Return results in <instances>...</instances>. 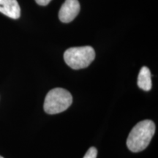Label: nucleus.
<instances>
[{
	"label": "nucleus",
	"mask_w": 158,
	"mask_h": 158,
	"mask_svg": "<svg viewBox=\"0 0 158 158\" xmlns=\"http://www.w3.org/2000/svg\"><path fill=\"white\" fill-rule=\"evenodd\" d=\"M72 102L73 97L68 90L62 88H55L47 94L43 108L45 113L56 114L66 110Z\"/></svg>",
	"instance_id": "f03ea898"
},
{
	"label": "nucleus",
	"mask_w": 158,
	"mask_h": 158,
	"mask_svg": "<svg viewBox=\"0 0 158 158\" xmlns=\"http://www.w3.org/2000/svg\"><path fill=\"white\" fill-rule=\"evenodd\" d=\"M51 1V0H35V2H36L39 5H41V6L47 5Z\"/></svg>",
	"instance_id": "6e6552de"
},
{
	"label": "nucleus",
	"mask_w": 158,
	"mask_h": 158,
	"mask_svg": "<svg viewBox=\"0 0 158 158\" xmlns=\"http://www.w3.org/2000/svg\"><path fill=\"white\" fill-rule=\"evenodd\" d=\"M95 58V51L91 46L73 47L64 54L66 64L73 70L86 68Z\"/></svg>",
	"instance_id": "7ed1b4c3"
},
{
	"label": "nucleus",
	"mask_w": 158,
	"mask_h": 158,
	"mask_svg": "<svg viewBox=\"0 0 158 158\" xmlns=\"http://www.w3.org/2000/svg\"><path fill=\"white\" fill-rule=\"evenodd\" d=\"M0 158H4V157H2V156H0Z\"/></svg>",
	"instance_id": "1a4fd4ad"
},
{
	"label": "nucleus",
	"mask_w": 158,
	"mask_h": 158,
	"mask_svg": "<svg viewBox=\"0 0 158 158\" xmlns=\"http://www.w3.org/2000/svg\"><path fill=\"white\" fill-rule=\"evenodd\" d=\"M80 11V4L78 0H65L59 13V20L63 23L73 21Z\"/></svg>",
	"instance_id": "20e7f679"
},
{
	"label": "nucleus",
	"mask_w": 158,
	"mask_h": 158,
	"mask_svg": "<svg viewBox=\"0 0 158 158\" xmlns=\"http://www.w3.org/2000/svg\"><path fill=\"white\" fill-rule=\"evenodd\" d=\"M138 87L144 91H149L152 89L151 73L147 67H142L138 77Z\"/></svg>",
	"instance_id": "423d86ee"
},
{
	"label": "nucleus",
	"mask_w": 158,
	"mask_h": 158,
	"mask_svg": "<svg viewBox=\"0 0 158 158\" xmlns=\"http://www.w3.org/2000/svg\"><path fill=\"white\" fill-rule=\"evenodd\" d=\"M155 133V124L147 119L136 124L128 135L127 146L133 152H139L147 148Z\"/></svg>",
	"instance_id": "f257e3e1"
},
{
	"label": "nucleus",
	"mask_w": 158,
	"mask_h": 158,
	"mask_svg": "<svg viewBox=\"0 0 158 158\" xmlns=\"http://www.w3.org/2000/svg\"><path fill=\"white\" fill-rule=\"evenodd\" d=\"M0 12L13 19L21 16V8L17 0H0Z\"/></svg>",
	"instance_id": "39448f33"
},
{
	"label": "nucleus",
	"mask_w": 158,
	"mask_h": 158,
	"mask_svg": "<svg viewBox=\"0 0 158 158\" xmlns=\"http://www.w3.org/2000/svg\"><path fill=\"white\" fill-rule=\"evenodd\" d=\"M97 155H98V150L96 149V148L91 147L85 154L84 158H97Z\"/></svg>",
	"instance_id": "0eeeda50"
}]
</instances>
